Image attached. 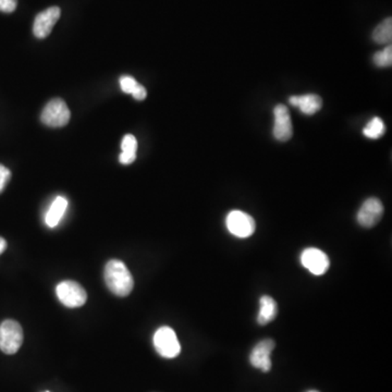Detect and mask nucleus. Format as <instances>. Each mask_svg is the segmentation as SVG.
<instances>
[{"instance_id": "obj_9", "label": "nucleus", "mask_w": 392, "mask_h": 392, "mask_svg": "<svg viewBox=\"0 0 392 392\" xmlns=\"http://www.w3.org/2000/svg\"><path fill=\"white\" fill-rule=\"evenodd\" d=\"M273 117H275L273 136L276 140L281 142H287L293 136V126H292L291 116L287 106L283 104L276 106L273 109Z\"/></svg>"}, {"instance_id": "obj_4", "label": "nucleus", "mask_w": 392, "mask_h": 392, "mask_svg": "<svg viewBox=\"0 0 392 392\" xmlns=\"http://www.w3.org/2000/svg\"><path fill=\"white\" fill-rule=\"evenodd\" d=\"M228 232L236 238L246 239L256 230V222L252 216L241 210H232L226 218Z\"/></svg>"}, {"instance_id": "obj_22", "label": "nucleus", "mask_w": 392, "mask_h": 392, "mask_svg": "<svg viewBox=\"0 0 392 392\" xmlns=\"http://www.w3.org/2000/svg\"><path fill=\"white\" fill-rule=\"evenodd\" d=\"M131 95L134 96L136 101H144L147 95L146 89L143 85H138Z\"/></svg>"}, {"instance_id": "obj_16", "label": "nucleus", "mask_w": 392, "mask_h": 392, "mask_svg": "<svg viewBox=\"0 0 392 392\" xmlns=\"http://www.w3.org/2000/svg\"><path fill=\"white\" fill-rule=\"evenodd\" d=\"M373 40L377 44H388L392 40V19L387 18L376 26L373 32Z\"/></svg>"}, {"instance_id": "obj_1", "label": "nucleus", "mask_w": 392, "mask_h": 392, "mask_svg": "<svg viewBox=\"0 0 392 392\" xmlns=\"http://www.w3.org/2000/svg\"><path fill=\"white\" fill-rule=\"evenodd\" d=\"M104 277L108 289L118 297H128L134 290V277L124 261L118 259L108 261Z\"/></svg>"}, {"instance_id": "obj_10", "label": "nucleus", "mask_w": 392, "mask_h": 392, "mask_svg": "<svg viewBox=\"0 0 392 392\" xmlns=\"http://www.w3.org/2000/svg\"><path fill=\"white\" fill-rule=\"evenodd\" d=\"M276 343L273 339H264L259 341L253 348L250 354V363L255 369L268 373L271 369V353L275 349Z\"/></svg>"}, {"instance_id": "obj_20", "label": "nucleus", "mask_w": 392, "mask_h": 392, "mask_svg": "<svg viewBox=\"0 0 392 392\" xmlns=\"http://www.w3.org/2000/svg\"><path fill=\"white\" fill-rule=\"evenodd\" d=\"M10 178H11V173L9 169L4 165H0V193H3L6 185L9 183Z\"/></svg>"}, {"instance_id": "obj_6", "label": "nucleus", "mask_w": 392, "mask_h": 392, "mask_svg": "<svg viewBox=\"0 0 392 392\" xmlns=\"http://www.w3.org/2000/svg\"><path fill=\"white\" fill-rule=\"evenodd\" d=\"M56 293L59 301L67 307H81L87 300L85 288L72 281H65L59 283L56 288Z\"/></svg>"}, {"instance_id": "obj_21", "label": "nucleus", "mask_w": 392, "mask_h": 392, "mask_svg": "<svg viewBox=\"0 0 392 392\" xmlns=\"http://www.w3.org/2000/svg\"><path fill=\"white\" fill-rule=\"evenodd\" d=\"M18 1L16 0H0V11L11 13L16 10Z\"/></svg>"}, {"instance_id": "obj_12", "label": "nucleus", "mask_w": 392, "mask_h": 392, "mask_svg": "<svg viewBox=\"0 0 392 392\" xmlns=\"http://www.w3.org/2000/svg\"><path fill=\"white\" fill-rule=\"evenodd\" d=\"M289 103L299 108L304 114L312 116L320 111L322 107V99L316 94H305L302 96H291Z\"/></svg>"}, {"instance_id": "obj_24", "label": "nucleus", "mask_w": 392, "mask_h": 392, "mask_svg": "<svg viewBox=\"0 0 392 392\" xmlns=\"http://www.w3.org/2000/svg\"><path fill=\"white\" fill-rule=\"evenodd\" d=\"M308 392H320V391H316V390H310V391H308Z\"/></svg>"}, {"instance_id": "obj_13", "label": "nucleus", "mask_w": 392, "mask_h": 392, "mask_svg": "<svg viewBox=\"0 0 392 392\" xmlns=\"http://www.w3.org/2000/svg\"><path fill=\"white\" fill-rule=\"evenodd\" d=\"M278 314L277 302L269 297V295H263L259 300V312L257 316V322L259 325H267L273 322Z\"/></svg>"}, {"instance_id": "obj_17", "label": "nucleus", "mask_w": 392, "mask_h": 392, "mask_svg": "<svg viewBox=\"0 0 392 392\" xmlns=\"http://www.w3.org/2000/svg\"><path fill=\"white\" fill-rule=\"evenodd\" d=\"M386 132V126L383 124V120L381 118L375 117L366 124L364 129H363V134H364L366 138H379L381 136H383Z\"/></svg>"}, {"instance_id": "obj_5", "label": "nucleus", "mask_w": 392, "mask_h": 392, "mask_svg": "<svg viewBox=\"0 0 392 392\" xmlns=\"http://www.w3.org/2000/svg\"><path fill=\"white\" fill-rule=\"evenodd\" d=\"M154 347L165 359H173L181 352V346L175 330L170 327H160L154 334Z\"/></svg>"}, {"instance_id": "obj_3", "label": "nucleus", "mask_w": 392, "mask_h": 392, "mask_svg": "<svg viewBox=\"0 0 392 392\" xmlns=\"http://www.w3.org/2000/svg\"><path fill=\"white\" fill-rule=\"evenodd\" d=\"M70 118V109L61 98H55L49 102L40 114L43 124L49 128H62L68 124Z\"/></svg>"}, {"instance_id": "obj_23", "label": "nucleus", "mask_w": 392, "mask_h": 392, "mask_svg": "<svg viewBox=\"0 0 392 392\" xmlns=\"http://www.w3.org/2000/svg\"><path fill=\"white\" fill-rule=\"evenodd\" d=\"M6 249H7V241L0 236V255L5 252Z\"/></svg>"}, {"instance_id": "obj_7", "label": "nucleus", "mask_w": 392, "mask_h": 392, "mask_svg": "<svg viewBox=\"0 0 392 392\" xmlns=\"http://www.w3.org/2000/svg\"><path fill=\"white\" fill-rule=\"evenodd\" d=\"M383 215V205L381 200L369 197L357 212L356 220L359 226L373 228L381 222Z\"/></svg>"}, {"instance_id": "obj_15", "label": "nucleus", "mask_w": 392, "mask_h": 392, "mask_svg": "<svg viewBox=\"0 0 392 392\" xmlns=\"http://www.w3.org/2000/svg\"><path fill=\"white\" fill-rule=\"evenodd\" d=\"M122 153L119 156V161L122 165H130L136 159L138 151V141L132 134H126L121 143Z\"/></svg>"}, {"instance_id": "obj_11", "label": "nucleus", "mask_w": 392, "mask_h": 392, "mask_svg": "<svg viewBox=\"0 0 392 392\" xmlns=\"http://www.w3.org/2000/svg\"><path fill=\"white\" fill-rule=\"evenodd\" d=\"M61 10L59 7H50L36 16L33 24V33L38 38H45L50 34L55 24L60 18Z\"/></svg>"}, {"instance_id": "obj_19", "label": "nucleus", "mask_w": 392, "mask_h": 392, "mask_svg": "<svg viewBox=\"0 0 392 392\" xmlns=\"http://www.w3.org/2000/svg\"><path fill=\"white\" fill-rule=\"evenodd\" d=\"M138 85V82L132 77H122L121 79H120V87H121V89L124 93H134V89H136Z\"/></svg>"}, {"instance_id": "obj_8", "label": "nucleus", "mask_w": 392, "mask_h": 392, "mask_svg": "<svg viewBox=\"0 0 392 392\" xmlns=\"http://www.w3.org/2000/svg\"><path fill=\"white\" fill-rule=\"evenodd\" d=\"M301 264L310 273L315 276H322L330 269V257L320 249L308 248L301 254Z\"/></svg>"}, {"instance_id": "obj_2", "label": "nucleus", "mask_w": 392, "mask_h": 392, "mask_svg": "<svg viewBox=\"0 0 392 392\" xmlns=\"http://www.w3.org/2000/svg\"><path fill=\"white\" fill-rule=\"evenodd\" d=\"M23 343V330L16 320H7L0 325V350L6 354H14Z\"/></svg>"}, {"instance_id": "obj_18", "label": "nucleus", "mask_w": 392, "mask_h": 392, "mask_svg": "<svg viewBox=\"0 0 392 392\" xmlns=\"http://www.w3.org/2000/svg\"><path fill=\"white\" fill-rule=\"evenodd\" d=\"M374 63L381 68H387L392 65V47L388 45L381 52H377L374 55Z\"/></svg>"}, {"instance_id": "obj_14", "label": "nucleus", "mask_w": 392, "mask_h": 392, "mask_svg": "<svg viewBox=\"0 0 392 392\" xmlns=\"http://www.w3.org/2000/svg\"><path fill=\"white\" fill-rule=\"evenodd\" d=\"M67 207H68V201L62 196H58L53 202L52 206L49 207L46 216H45V222L49 228H55L59 224L61 217L65 215Z\"/></svg>"}]
</instances>
